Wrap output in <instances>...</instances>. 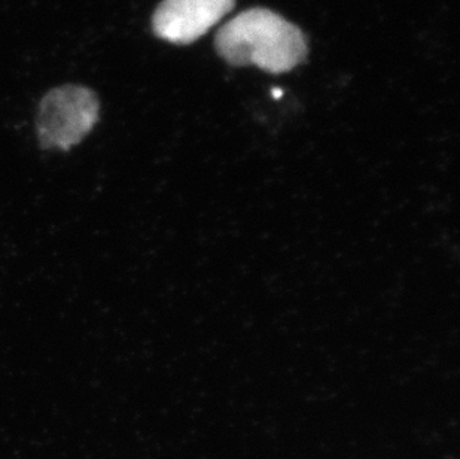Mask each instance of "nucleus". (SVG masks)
<instances>
[{
  "label": "nucleus",
  "mask_w": 460,
  "mask_h": 459,
  "mask_svg": "<svg viewBox=\"0 0 460 459\" xmlns=\"http://www.w3.org/2000/svg\"><path fill=\"white\" fill-rule=\"evenodd\" d=\"M215 48L234 68L256 66L269 74H287L307 58V38L300 27L271 9L240 13L217 31Z\"/></svg>",
  "instance_id": "obj_1"
},
{
  "label": "nucleus",
  "mask_w": 460,
  "mask_h": 459,
  "mask_svg": "<svg viewBox=\"0 0 460 459\" xmlns=\"http://www.w3.org/2000/svg\"><path fill=\"white\" fill-rule=\"evenodd\" d=\"M101 104L83 86H63L45 95L38 112V138L49 149H70L92 131Z\"/></svg>",
  "instance_id": "obj_2"
},
{
  "label": "nucleus",
  "mask_w": 460,
  "mask_h": 459,
  "mask_svg": "<svg viewBox=\"0 0 460 459\" xmlns=\"http://www.w3.org/2000/svg\"><path fill=\"white\" fill-rule=\"evenodd\" d=\"M234 6L235 0H163L153 15L154 35L170 44H192Z\"/></svg>",
  "instance_id": "obj_3"
}]
</instances>
